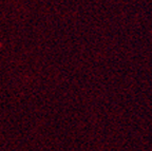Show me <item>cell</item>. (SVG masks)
I'll return each mask as SVG.
<instances>
[]
</instances>
